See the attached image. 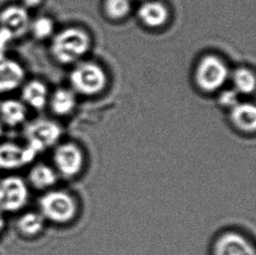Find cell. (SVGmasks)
I'll return each instance as SVG.
<instances>
[{
    "label": "cell",
    "mask_w": 256,
    "mask_h": 255,
    "mask_svg": "<svg viewBox=\"0 0 256 255\" xmlns=\"http://www.w3.org/2000/svg\"><path fill=\"white\" fill-rule=\"evenodd\" d=\"M90 38L80 28L63 29L52 38L50 52L56 62L70 65L82 59L90 50Z\"/></svg>",
    "instance_id": "6da1fadb"
},
{
    "label": "cell",
    "mask_w": 256,
    "mask_h": 255,
    "mask_svg": "<svg viewBox=\"0 0 256 255\" xmlns=\"http://www.w3.org/2000/svg\"><path fill=\"white\" fill-rule=\"evenodd\" d=\"M40 212L46 220L58 224H68L78 212V204L71 193L63 190H50L38 201Z\"/></svg>",
    "instance_id": "7a4b0ae2"
},
{
    "label": "cell",
    "mask_w": 256,
    "mask_h": 255,
    "mask_svg": "<svg viewBox=\"0 0 256 255\" xmlns=\"http://www.w3.org/2000/svg\"><path fill=\"white\" fill-rule=\"evenodd\" d=\"M62 134L59 124L50 119H36L26 125L24 136L26 145L38 154L58 144Z\"/></svg>",
    "instance_id": "3957f363"
},
{
    "label": "cell",
    "mask_w": 256,
    "mask_h": 255,
    "mask_svg": "<svg viewBox=\"0 0 256 255\" xmlns=\"http://www.w3.org/2000/svg\"><path fill=\"white\" fill-rule=\"evenodd\" d=\"M70 80L74 91L84 96H94L104 90L107 76L96 63L82 62L72 70Z\"/></svg>",
    "instance_id": "277c9868"
},
{
    "label": "cell",
    "mask_w": 256,
    "mask_h": 255,
    "mask_svg": "<svg viewBox=\"0 0 256 255\" xmlns=\"http://www.w3.org/2000/svg\"><path fill=\"white\" fill-rule=\"evenodd\" d=\"M228 66L215 56H206L198 64L195 80L200 90L206 92H214L224 86L228 79Z\"/></svg>",
    "instance_id": "5b68a950"
},
{
    "label": "cell",
    "mask_w": 256,
    "mask_h": 255,
    "mask_svg": "<svg viewBox=\"0 0 256 255\" xmlns=\"http://www.w3.org/2000/svg\"><path fill=\"white\" fill-rule=\"evenodd\" d=\"M56 172L66 178L79 175L85 164V156L79 145L74 142H62L56 146L52 154Z\"/></svg>",
    "instance_id": "8992f818"
},
{
    "label": "cell",
    "mask_w": 256,
    "mask_h": 255,
    "mask_svg": "<svg viewBox=\"0 0 256 255\" xmlns=\"http://www.w3.org/2000/svg\"><path fill=\"white\" fill-rule=\"evenodd\" d=\"M29 188L22 178L8 176L0 180V210L16 212L28 203Z\"/></svg>",
    "instance_id": "52a82bcc"
},
{
    "label": "cell",
    "mask_w": 256,
    "mask_h": 255,
    "mask_svg": "<svg viewBox=\"0 0 256 255\" xmlns=\"http://www.w3.org/2000/svg\"><path fill=\"white\" fill-rule=\"evenodd\" d=\"M212 255H256V248L246 235L229 230L215 238Z\"/></svg>",
    "instance_id": "ba28073f"
},
{
    "label": "cell",
    "mask_w": 256,
    "mask_h": 255,
    "mask_svg": "<svg viewBox=\"0 0 256 255\" xmlns=\"http://www.w3.org/2000/svg\"><path fill=\"white\" fill-rule=\"evenodd\" d=\"M37 156L38 153L28 145L21 146L12 142L0 144V169H20L31 164Z\"/></svg>",
    "instance_id": "9c48e42d"
},
{
    "label": "cell",
    "mask_w": 256,
    "mask_h": 255,
    "mask_svg": "<svg viewBox=\"0 0 256 255\" xmlns=\"http://www.w3.org/2000/svg\"><path fill=\"white\" fill-rule=\"evenodd\" d=\"M31 21L28 9L23 6H9L0 12V26L10 32L14 38L28 34Z\"/></svg>",
    "instance_id": "30bf717a"
},
{
    "label": "cell",
    "mask_w": 256,
    "mask_h": 255,
    "mask_svg": "<svg viewBox=\"0 0 256 255\" xmlns=\"http://www.w3.org/2000/svg\"><path fill=\"white\" fill-rule=\"evenodd\" d=\"M24 66L16 60L0 54V94L12 92L24 83Z\"/></svg>",
    "instance_id": "8fae6325"
},
{
    "label": "cell",
    "mask_w": 256,
    "mask_h": 255,
    "mask_svg": "<svg viewBox=\"0 0 256 255\" xmlns=\"http://www.w3.org/2000/svg\"><path fill=\"white\" fill-rule=\"evenodd\" d=\"M21 97L26 107L35 110H42L48 104V88L42 80H32L23 86Z\"/></svg>",
    "instance_id": "7c38bea8"
},
{
    "label": "cell",
    "mask_w": 256,
    "mask_h": 255,
    "mask_svg": "<svg viewBox=\"0 0 256 255\" xmlns=\"http://www.w3.org/2000/svg\"><path fill=\"white\" fill-rule=\"evenodd\" d=\"M138 17L142 24L148 28H160L168 20L169 10L161 2L147 1L139 7Z\"/></svg>",
    "instance_id": "4fadbf2b"
},
{
    "label": "cell",
    "mask_w": 256,
    "mask_h": 255,
    "mask_svg": "<svg viewBox=\"0 0 256 255\" xmlns=\"http://www.w3.org/2000/svg\"><path fill=\"white\" fill-rule=\"evenodd\" d=\"M230 119L238 130L253 133L256 128V108L253 104H238L231 108Z\"/></svg>",
    "instance_id": "5bb4252c"
},
{
    "label": "cell",
    "mask_w": 256,
    "mask_h": 255,
    "mask_svg": "<svg viewBox=\"0 0 256 255\" xmlns=\"http://www.w3.org/2000/svg\"><path fill=\"white\" fill-rule=\"evenodd\" d=\"M28 107L22 100L7 99L0 104V120L9 127H17L26 121Z\"/></svg>",
    "instance_id": "9a60e30c"
},
{
    "label": "cell",
    "mask_w": 256,
    "mask_h": 255,
    "mask_svg": "<svg viewBox=\"0 0 256 255\" xmlns=\"http://www.w3.org/2000/svg\"><path fill=\"white\" fill-rule=\"evenodd\" d=\"M58 178L59 175L54 168L43 162L32 166L28 174L29 183L37 190H48L56 186Z\"/></svg>",
    "instance_id": "2e32d148"
},
{
    "label": "cell",
    "mask_w": 256,
    "mask_h": 255,
    "mask_svg": "<svg viewBox=\"0 0 256 255\" xmlns=\"http://www.w3.org/2000/svg\"><path fill=\"white\" fill-rule=\"evenodd\" d=\"M48 104L54 114L66 116L76 108V97L72 90L62 88L49 96Z\"/></svg>",
    "instance_id": "e0dca14e"
},
{
    "label": "cell",
    "mask_w": 256,
    "mask_h": 255,
    "mask_svg": "<svg viewBox=\"0 0 256 255\" xmlns=\"http://www.w3.org/2000/svg\"><path fill=\"white\" fill-rule=\"evenodd\" d=\"M46 220L40 212H26L18 218L17 230L26 238L40 234L45 228Z\"/></svg>",
    "instance_id": "ac0fdd59"
},
{
    "label": "cell",
    "mask_w": 256,
    "mask_h": 255,
    "mask_svg": "<svg viewBox=\"0 0 256 255\" xmlns=\"http://www.w3.org/2000/svg\"><path fill=\"white\" fill-rule=\"evenodd\" d=\"M29 31L38 40H45L54 32V23L51 18L40 16L31 21Z\"/></svg>",
    "instance_id": "d6986e66"
},
{
    "label": "cell",
    "mask_w": 256,
    "mask_h": 255,
    "mask_svg": "<svg viewBox=\"0 0 256 255\" xmlns=\"http://www.w3.org/2000/svg\"><path fill=\"white\" fill-rule=\"evenodd\" d=\"M232 82L237 92L253 93L256 88V77L252 71L246 68H239L232 74Z\"/></svg>",
    "instance_id": "ffe728a7"
},
{
    "label": "cell",
    "mask_w": 256,
    "mask_h": 255,
    "mask_svg": "<svg viewBox=\"0 0 256 255\" xmlns=\"http://www.w3.org/2000/svg\"><path fill=\"white\" fill-rule=\"evenodd\" d=\"M130 0H105L104 10L111 20H122L130 10Z\"/></svg>",
    "instance_id": "44dd1931"
},
{
    "label": "cell",
    "mask_w": 256,
    "mask_h": 255,
    "mask_svg": "<svg viewBox=\"0 0 256 255\" xmlns=\"http://www.w3.org/2000/svg\"><path fill=\"white\" fill-rule=\"evenodd\" d=\"M218 102L223 107L229 108L231 110L239 104L238 92L236 90H226L218 96Z\"/></svg>",
    "instance_id": "7402d4cb"
},
{
    "label": "cell",
    "mask_w": 256,
    "mask_h": 255,
    "mask_svg": "<svg viewBox=\"0 0 256 255\" xmlns=\"http://www.w3.org/2000/svg\"><path fill=\"white\" fill-rule=\"evenodd\" d=\"M14 37L6 28L0 26V54H4L7 46Z\"/></svg>",
    "instance_id": "603a6c76"
},
{
    "label": "cell",
    "mask_w": 256,
    "mask_h": 255,
    "mask_svg": "<svg viewBox=\"0 0 256 255\" xmlns=\"http://www.w3.org/2000/svg\"><path fill=\"white\" fill-rule=\"evenodd\" d=\"M22 1V6L26 9H35L42 6L44 0H21Z\"/></svg>",
    "instance_id": "cb8c5ba5"
},
{
    "label": "cell",
    "mask_w": 256,
    "mask_h": 255,
    "mask_svg": "<svg viewBox=\"0 0 256 255\" xmlns=\"http://www.w3.org/2000/svg\"><path fill=\"white\" fill-rule=\"evenodd\" d=\"M4 226H6V221L4 220L3 216L0 215V232L3 231Z\"/></svg>",
    "instance_id": "d4e9b609"
},
{
    "label": "cell",
    "mask_w": 256,
    "mask_h": 255,
    "mask_svg": "<svg viewBox=\"0 0 256 255\" xmlns=\"http://www.w3.org/2000/svg\"><path fill=\"white\" fill-rule=\"evenodd\" d=\"M4 132V127H3V122H1L0 120V138H1V136L3 134Z\"/></svg>",
    "instance_id": "484cf974"
}]
</instances>
